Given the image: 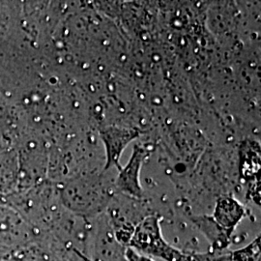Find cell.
<instances>
[{
	"instance_id": "obj_1",
	"label": "cell",
	"mask_w": 261,
	"mask_h": 261,
	"mask_svg": "<svg viewBox=\"0 0 261 261\" xmlns=\"http://www.w3.org/2000/svg\"><path fill=\"white\" fill-rule=\"evenodd\" d=\"M113 192L101 177H81L71 180L61 190V201L73 214L91 219L111 203Z\"/></svg>"
},
{
	"instance_id": "obj_2",
	"label": "cell",
	"mask_w": 261,
	"mask_h": 261,
	"mask_svg": "<svg viewBox=\"0 0 261 261\" xmlns=\"http://www.w3.org/2000/svg\"><path fill=\"white\" fill-rule=\"evenodd\" d=\"M129 247L149 257L165 261H194V254L182 252L170 245L162 233L161 218L151 214L136 227Z\"/></svg>"
},
{
	"instance_id": "obj_3",
	"label": "cell",
	"mask_w": 261,
	"mask_h": 261,
	"mask_svg": "<svg viewBox=\"0 0 261 261\" xmlns=\"http://www.w3.org/2000/svg\"><path fill=\"white\" fill-rule=\"evenodd\" d=\"M88 231L83 256L87 261H123L126 249L116 240L108 217H94Z\"/></svg>"
},
{
	"instance_id": "obj_4",
	"label": "cell",
	"mask_w": 261,
	"mask_h": 261,
	"mask_svg": "<svg viewBox=\"0 0 261 261\" xmlns=\"http://www.w3.org/2000/svg\"><path fill=\"white\" fill-rule=\"evenodd\" d=\"M149 156V150L136 144L126 167L118 171L114 180V189L118 194L135 199H142L144 193L140 185V170L144 161Z\"/></svg>"
},
{
	"instance_id": "obj_5",
	"label": "cell",
	"mask_w": 261,
	"mask_h": 261,
	"mask_svg": "<svg viewBox=\"0 0 261 261\" xmlns=\"http://www.w3.org/2000/svg\"><path fill=\"white\" fill-rule=\"evenodd\" d=\"M140 132L134 128H125L120 126H109L101 132V137L106 147L107 163L105 170L115 168L118 171L121 169L120 158L123 151L130 141L140 137Z\"/></svg>"
},
{
	"instance_id": "obj_6",
	"label": "cell",
	"mask_w": 261,
	"mask_h": 261,
	"mask_svg": "<svg viewBox=\"0 0 261 261\" xmlns=\"http://www.w3.org/2000/svg\"><path fill=\"white\" fill-rule=\"evenodd\" d=\"M247 215V209L239 200L230 194H225L216 200L212 217L227 232L233 234L237 225Z\"/></svg>"
},
{
	"instance_id": "obj_7",
	"label": "cell",
	"mask_w": 261,
	"mask_h": 261,
	"mask_svg": "<svg viewBox=\"0 0 261 261\" xmlns=\"http://www.w3.org/2000/svg\"><path fill=\"white\" fill-rule=\"evenodd\" d=\"M190 219L209 242L212 252H225L232 243L233 234L224 229L211 215H195Z\"/></svg>"
},
{
	"instance_id": "obj_8",
	"label": "cell",
	"mask_w": 261,
	"mask_h": 261,
	"mask_svg": "<svg viewBox=\"0 0 261 261\" xmlns=\"http://www.w3.org/2000/svg\"><path fill=\"white\" fill-rule=\"evenodd\" d=\"M260 235L256 236L249 245L230 252L232 261H261Z\"/></svg>"
},
{
	"instance_id": "obj_9",
	"label": "cell",
	"mask_w": 261,
	"mask_h": 261,
	"mask_svg": "<svg viewBox=\"0 0 261 261\" xmlns=\"http://www.w3.org/2000/svg\"><path fill=\"white\" fill-rule=\"evenodd\" d=\"M125 259L127 261H154L151 257L133 250L130 247L126 249Z\"/></svg>"
}]
</instances>
